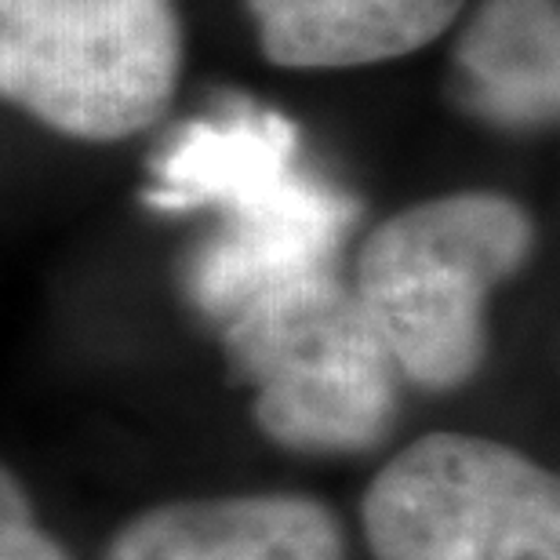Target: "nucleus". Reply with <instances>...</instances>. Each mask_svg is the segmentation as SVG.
Instances as JSON below:
<instances>
[{
	"label": "nucleus",
	"instance_id": "2",
	"mask_svg": "<svg viewBox=\"0 0 560 560\" xmlns=\"http://www.w3.org/2000/svg\"><path fill=\"white\" fill-rule=\"evenodd\" d=\"M535 241L528 208L495 189L419 200L368 233L353 295L405 383L430 394L474 383L491 350V295Z\"/></svg>",
	"mask_w": 560,
	"mask_h": 560
},
{
	"label": "nucleus",
	"instance_id": "5",
	"mask_svg": "<svg viewBox=\"0 0 560 560\" xmlns=\"http://www.w3.org/2000/svg\"><path fill=\"white\" fill-rule=\"evenodd\" d=\"M375 560H560V480L521 447L425 433L361 499Z\"/></svg>",
	"mask_w": 560,
	"mask_h": 560
},
{
	"label": "nucleus",
	"instance_id": "6",
	"mask_svg": "<svg viewBox=\"0 0 560 560\" xmlns=\"http://www.w3.org/2000/svg\"><path fill=\"white\" fill-rule=\"evenodd\" d=\"M106 560H346V535L328 502L244 491L142 510L109 539Z\"/></svg>",
	"mask_w": 560,
	"mask_h": 560
},
{
	"label": "nucleus",
	"instance_id": "3",
	"mask_svg": "<svg viewBox=\"0 0 560 560\" xmlns=\"http://www.w3.org/2000/svg\"><path fill=\"white\" fill-rule=\"evenodd\" d=\"M219 324L230 361L255 386L252 416L266 441L317 458L389 441L405 378L339 266L262 288Z\"/></svg>",
	"mask_w": 560,
	"mask_h": 560
},
{
	"label": "nucleus",
	"instance_id": "1",
	"mask_svg": "<svg viewBox=\"0 0 560 560\" xmlns=\"http://www.w3.org/2000/svg\"><path fill=\"white\" fill-rule=\"evenodd\" d=\"M150 208L219 211L186 262V291L211 320L288 277L339 266L361 205L302 167L299 128L277 109L226 103L186 125L153 161Z\"/></svg>",
	"mask_w": 560,
	"mask_h": 560
},
{
	"label": "nucleus",
	"instance_id": "8",
	"mask_svg": "<svg viewBox=\"0 0 560 560\" xmlns=\"http://www.w3.org/2000/svg\"><path fill=\"white\" fill-rule=\"evenodd\" d=\"M463 98L488 125L539 131L560 103L557 0H480L455 48Z\"/></svg>",
	"mask_w": 560,
	"mask_h": 560
},
{
	"label": "nucleus",
	"instance_id": "9",
	"mask_svg": "<svg viewBox=\"0 0 560 560\" xmlns=\"http://www.w3.org/2000/svg\"><path fill=\"white\" fill-rule=\"evenodd\" d=\"M0 560H73L70 550L44 532L19 477L0 463Z\"/></svg>",
	"mask_w": 560,
	"mask_h": 560
},
{
	"label": "nucleus",
	"instance_id": "4",
	"mask_svg": "<svg viewBox=\"0 0 560 560\" xmlns=\"http://www.w3.org/2000/svg\"><path fill=\"white\" fill-rule=\"evenodd\" d=\"M175 0H0V103L81 142H120L172 106Z\"/></svg>",
	"mask_w": 560,
	"mask_h": 560
},
{
	"label": "nucleus",
	"instance_id": "7",
	"mask_svg": "<svg viewBox=\"0 0 560 560\" xmlns=\"http://www.w3.org/2000/svg\"><path fill=\"white\" fill-rule=\"evenodd\" d=\"M262 55L284 70H361L444 37L466 0H244Z\"/></svg>",
	"mask_w": 560,
	"mask_h": 560
}]
</instances>
